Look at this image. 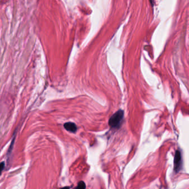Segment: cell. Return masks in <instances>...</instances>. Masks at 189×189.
Masks as SVG:
<instances>
[{
    "label": "cell",
    "instance_id": "5b68a950",
    "mask_svg": "<svg viewBox=\"0 0 189 189\" xmlns=\"http://www.w3.org/2000/svg\"><path fill=\"white\" fill-rule=\"evenodd\" d=\"M1 171H3V168L5 166V163H3V162L1 163Z\"/></svg>",
    "mask_w": 189,
    "mask_h": 189
},
{
    "label": "cell",
    "instance_id": "3957f363",
    "mask_svg": "<svg viewBox=\"0 0 189 189\" xmlns=\"http://www.w3.org/2000/svg\"><path fill=\"white\" fill-rule=\"evenodd\" d=\"M64 127L65 129L68 132H71L73 133H76L77 131V128L76 125L74 123L67 122L66 123L64 124Z\"/></svg>",
    "mask_w": 189,
    "mask_h": 189
},
{
    "label": "cell",
    "instance_id": "8992f818",
    "mask_svg": "<svg viewBox=\"0 0 189 189\" xmlns=\"http://www.w3.org/2000/svg\"><path fill=\"white\" fill-rule=\"evenodd\" d=\"M60 189H70V187H63V188H61Z\"/></svg>",
    "mask_w": 189,
    "mask_h": 189
},
{
    "label": "cell",
    "instance_id": "277c9868",
    "mask_svg": "<svg viewBox=\"0 0 189 189\" xmlns=\"http://www.w3.org/2000/svg\"><path fill=\"white\" fill-rule=\"evenodd\" d=\"M86 184L83 181H81L78 182V184L77 185L76 189H86Z\"/></svg>",
    "mask_w": 189,
    "mask_h": 189
},
{
    "label": "cell",
    "instance_id": "7a4b0ae2",
    "mask_svg": "<svg viewBox=\"0 0 189 189\" xmlns=\"http://www.w3.org/2000/svg\"><path fill=\"white\" fill-rule=\"evenodd\" d=\"M174 171L175 172H179L182 168V157L179 150L176 151L174 157Z\"/></svg>",
    "mask_w": 189,
    "mask_h": 189
},
{
    "label": "cell",
    "instance_id": "6da1fadb",
    "mask_svg": "<svg viewBox=\"0 0 189 189\" xmlns=\"http://www.w3.org/2000/svg\"><path fill=\"white\" fill-rule=\"evenodd\" d=\"M124 118L123 110H119L114 113L109 120V125L112 128H118Z\"/></svg>",
    "mask_w": 189,
    "mask_h": 189
}]
</instances>
